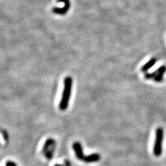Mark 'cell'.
<instances>
[{"mask_svg":"<svg viewBox=\"0 0 166 166\" xmlns=\"http://www.w3.org/2000/svg\"><path fill=\"white\" fill-rule=\"evenodd\" d=\"M6 166H17V165L13 161H8L6 163Z\"/></svg>","mask_w":166,"mask_h":166,"instance_id":"ba28073f","label":"cell"},{"mask_svg":"<svg viewBox=\"0 0 166 166\" xmlns=\"http://www.w3.org/2000/svg\"><path fill=\"white\" fill-rule=\"evenodd\" d=\"M73 85V79L71 77H66L64 81V90L63 92V96H62L60 103L59 107L61 110L67 109L69 105L70 97Z\"/></svg>","mask_w":166,"mask_h":166,"instance_id":"6da1fadb","label":"cell"},{"mask_svg":"<svg viewBox=\"0 0 166 166\" xmlns=\"http://www.w3.org/2000/svg\"><path fill=\"white\" fill-rule=\"evenodd\" d=\"M73 149H74L75 155H76V157L78 159L80 160H84L85 159V155L83 153V148H82V146L80 143L79 142H75L73 145Z\"/></svg>","mask_w":166,"mask_h":166,"instance_id":"5b68a950","label":"cell"},{"mask_svg":"<svg viewBox=\"0 0 166 166\" xmlns=\"http://www.w3.org/2000/svg\"><path fill=\"white\" fill-rule=\"evenodd\" d=\"M55 141L52 139H48L43 147V153L48 159H51L53 157V153L55 149Z\"/></svg>","mask_w":166,"mask_h":166,"instance_id":"277c9868","label":"cell"},{"mask_svg":"<svg viewBox=\"0 0 166 166\" xmlns=\"http://www.w3.org/2000/svg\"><path fill=\"white\" fill-rule=\"evenodd\" d=\"M157 58H155V57H153V58L150 59L147 63L145 64V65H144L143 67H142L141 71L143 72L147 71L149 69H151V68L156 63H157Z\"/></svg>","mask_w":166,"mask_h":166,"instance_id":"52a82bcc","label":"cell"},{"mask_svg":"<svg viewBox=\"0 0 166 166\" xmlns=\"http://www.w3.org/2000/svg\"><path fill=\"white\" fill-rule=\"evenodd\" d=\"M54 166H70V163L69 161H65V165H55Z\"/></svg>","mask_w":166,"mask_h":166,"instance_id":"9c48e42d","label":"cell"},{"mask_svg":"<svg viewBox=\"0 0 166 166\" xmlns=\"http://www.w3.org/2000/svg\"><path fill=\"white\" fill-rule=\"evenodd\" d=\"M166 71V67L165 66H161V67H159L157 71L153 72L151 73H145V78L147 79H153L156 82H161L163 80V77L164 73Z\"/></svg>","mask_w":166,"mask_h":166,"instance_id":"3957f363","label":"cell"},{"mask_svg":"<svg viewBox=\"0 0 166 166\" xmlns=\"http://www.w3.org/2000/svg\"><path fill=\"white\" fill-rule=\"evenodd\" d=\"M101 159V157L98 154H91L89 156H85L83 161L87 163H93V162H98Z\"/></svg>","mask_w":166,"mask_h":166,"instance_id":"8992f818","label":"cell"},{"mask_svg":"<svg viewBox=\"0 0 166 166\" xmlns=\"http://www.w3.org/2000/svg\"><path fill=\"white\" fill-rule=\"evenodd\" d=\"M163 128L159 127L156 130L155 141L154 145V155L159 157L162 155L163 141Z\"/></svg>","mask_w":166,"mask_h":166,"instance_id":"7a4b0ae2","label":"cell"}]
</instances>
